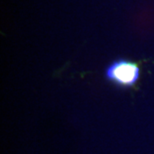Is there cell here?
Returning <instances> with one entry per match:
<instances>
[{
	"label": "cell",
	"instance_id": "1",
	"mask_svg": "<svg viewBox=\"0 0 154 154\" xmlns=\"http://www.w3.org/2000/svg\"><path fill=\"white\" fill-rule=\"evenodd\" d=\"M139 75V66L125 59L113 61L105 70L106 79L121 87H132L138 81Z\"/></svg>",
	"mask_w": 154,
	"mask_h": 154
}]
</instances>
